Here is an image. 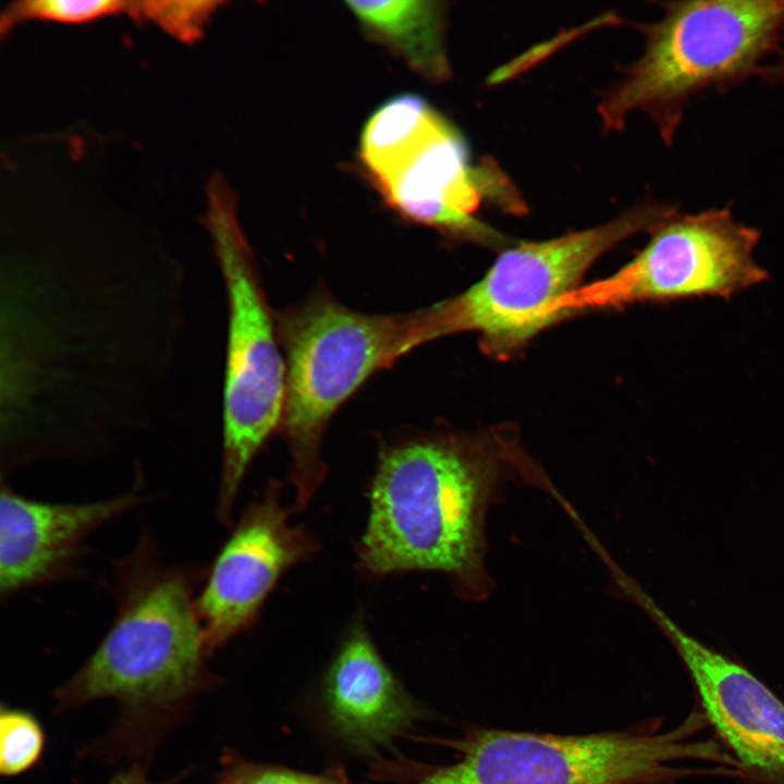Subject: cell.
<instances>
[{"label": "cell", "mask_w": 784, "mask_h": 784, "mask_svg": "<svg viewBox=\"0 0 784 784\" xmlns=\"http://www.w3.org/2000/svg\"><path fill=\"white\" fill-rule=\"evenodd\" d=\"M182 271L2 270L1 444L30 458L140 421L172 360Z\"/></svg>", "instance_id": "1"}, {"label": "cell", "mask_w": 784, "mask_h": 784, "mask_svg": "<svg viewBox=\"0 0 784 784\" xmlns=\"http://www.w3.org/2000/svg\"><path fill=\"white\" fill-rule=\"evenodd\" d=\"M513 481L553 487L511 426L440 428L383 441L356 546L358 568L372 577L438 572L460 597L487 598L493 583L486 519Z\"/></svg>", "instance_id": "2"}, {"label": "cell", "mask_w": 784, "mask_h": 784, "mask_svg": "<svg viewBox=\"0 0 784 784\" xmlns=\"http://www.w3.org/2000/svg\"><path fill=\"white\" fill-rule=\"evenodd\" d=\"M198 567L168 564L149 530L113 562V622L81 670L56 693L62 707L114 698L130 710L173 709L205 681Z\"/></svg>", "instance_id": "3"}, {"label": "cell", "mask_w": 784, "mask_h": 784, "mask_svg": "<svg viewBox=\"0 0 784 784\" xmlns=\"http://www.w3.org/2000/svg\"><path fill=\"white\" fill-rule=\"evenodd\" d=\"M274 315L285 360L279 430L290 455L294 509L302 511L326 478L322 441L334 414L375 373L426 342L419 310L365 314L321 289Z\"/></svg>", "instance_id": "4"}, {"label": "cell", "mask_w": 784, "mask_h": 784, "mask_svg": "<svg viewBox=\"0 0 784 784\" xmlns=\"http://www.w3.org/2000/svg\"><path fill=\"white\" fill-rule=\"evenodd\" d=\"M663 16L638 26L640 57L602 93L603 131H620L640 111L671 144L690 100L759 74L784 33V0L665 2Z\"/></svg>", "instance_id": "5"}, {"label": "cell", "mask_w": 784, "mask_h": 784, "mask_svg": "<svg viewBox=\"0 0 784 784\" xmlns=\"http://www.w3.org/2000/svg\"><path fill=\"white\" fill-rule=\"evenodd\" d=\"M695 710L669 730L552 734L477 728L453 743L457 758L417 784H679L694 763L719 767L726 756Z\"/></svg>", "instance_id": "6"}, {"label": "cell", "mask_w": 784, "mask_h": 784, "mask_svg": "<svg viewBox=\"0 0 784 784\" xmlns=\"http://www.w3.org/2000/svg\"><path fill=\"white\" fill-rule=\"evenodd\" d=\"M201 222L224 284L228 328L223 384L222 456L217 518L231 527L234 505L253 460L279 430L285 397V360L235 195L216 173L207 186Z\"/></svg>", "instance_id": "7"}, {"label": "cell", "mask_w": 784, "mask_h": 784, "mask_svg": "<svg viewBox=\"0 0 784 784\" xmlns=\"http://www.w3.org/2000/svg\"><path fill=\"white\" fill-rule=\"evenodd\" d=\"M675 211L647 200L597 226L507 246L471 286L420 309L427 343L474 332L490 357H513L556 322L558 302L580 286L602 255L634 235L652 232Z\"/></svg>", "instance_id": "8"}, {"label": "cell", "mask_w": 784, "mask_h": 784, "mask_svg": "<svg viewBox=\"0 0 784 784\" xmlns=\"http://www.w3.org/2000/svg\"><path fill=\"white\" fill-rule=\"evenodd\" d=\"M650 234L615 272L562 297L554 309L558 321L635 303L728 298L768 278L754 259L760 232L737 221L730 208L677 211Z\"/></svg>", "instance_id": "9"}, {"label": "cell", "mask_w": 784, "mask_h": 784, "mask_svg": "<svg viewBox=\"0 0 784 784\" xmlns=\"http://www.w3.org/2000/svg\"><path fill=\"white\" fill-rule=\"evenodd\" d=\"M402 218L446 236L501 247L506 237L475 217L485 195L504 196L509 183L491 166L471 167L464 139L436 112L424 128L377 170L367 174Z\"/></svg>", "instance_id": "10"}, {"label": "cell", "mask_w": 784, "mask_h": 784, "mask_svg": "<svg viewBox=\"0 0 784 784\" xmlns=\"http://www.w3.org/2000/svg\"><path fill=\"white\" fill-rule=\"evenodd\" d=\"M634 601L675 649L697 709L749 784H784V702L742 663L684 632L644 590Z\"/></svg>", "instance_id": "11"}, {"label": "cell", "mask_w": 784, "mask_h": 784, "mask_svg": "<svg viewBox=\"0 0 784 784\" xmlns=\"http://www.w3.org/2000/svg\"><path fill=\"white\" fill-rule=\"evenodd\" d=\"M319 548L311 531L291 524L282 482L270 480L241 516L198 590L207 654L252 627L280 577Z\"/></svg>", "instance_id": "12"}, {"label": "cell", "mask_w": 784, "mask_h": 784, "mask_svg": "<svg viewBox=\"0 0 784 784\" xmlns=\"http://www.w3.org/2000/svg\"><path fill=\"white\" fill-rule=\"evenodd\" d=\"M142 471L125 492L97 501L53 503L15 492L2 478L0 493V595L78 575L89 537L147 500Z\"/></svg>", "instance_id": "13"}, {"label": "cell", "mask_w": 784, "mask_h": 784, "mask_svg": "<svg viewBox=\"0 0 784 784\" xmlns=\"http://www.w3.org/2000/svg\"><path fill=\"white\" fill-rule=\"evenodd\" d=\"M324 702L333 731L363 752L391 743L418 713L380 657L363 620L352 624L330 664Z\"/></svg>", "instance_id": "14"}, {"label": "cell", "mask_w": 784, "mask_h": 784, "mask_svg": "<svg viewBox=\"0 0 784 784\" xmlns=\"http://www.w3.org/2000/svg\"><path fill=\"white\" fill-rule=\"evenodd\" d=\"M346 5L369 35L399 52L420 75L433 82L450 77L443 3L350 1Z\"/></svg>", "instance_id": "15"}, {"label": "cell", "mask_w": 784, "mask_h": 784, "mask_svg": "<svg viewBox=\"0 0 784 784\" xmlns=\"http://www.w3.org/2000/svg\"><path fill=\"white\" fill-rule=\"evenodd\" d=\"M436 110L417 95L391 98L368 119L360 136L359 157L370 172L397 152L428 123Z\"/></svg>", "instance_id": "16"}, {"label": "cell", "mask_w": 784, "mask_h": 784, "mask_svg": "<svg viewBox=\"0 0 784 784\" xmlns=\"http://www.w3.org/2000/svg\"><path fill=\"white\" fill-rule=\"evenodd\" d=\"M131 1L118 0H20L10 3L0 16V34L7 35L25 21L81 24L105 16L127 13Z\"/></svg>", "instance_id": "17"}, {"label": "cell", "mask_w": 784, "mask_h": 784, "mask_svg": "<svg viewBox=\"0 0 784 784\" xmlns=\"http://www.w3.org/2000/svg\"><path fill=\"white\" fill-rule=\"evenodd\" d=\"M225 4L213 0L131 1L127 14L157 25L183 44H195L203 37L209 20Z\"/></svg>", "instance_id": "18"}, {"label": "cell", "mask_w": 784, "mask_h": 784, "mask_svg": "<svg viewBox=\"0 0 784 784\" xmlns=\"http://www.w3.org/2000/svg\"><path fill=\"white\" fill-rule=\"evenodd\" d=\"M45 737L29 713L5 708L0 713V771L13 776L33 767L44 750Z\"/></svg>", "instance_id": "19"}, {"label": "cell", "mask_w": 784, "mask_h": 784, "mask_svg": "<svg viewBox=\"0 0 784 784\" xmlns=\"http://www.w3.org/2000/svg\"><path fill=\"white\" fill-rule=\"evenodd\" d=\"M217 784H352L340 775L308 774L247 761L234 752L222 759Z\"/></svg>", "instance_id": "20"}, {"label": "cell", "mask_w": 784, "mask_h": 784, "mask_svg": "<svg viewBox=\"0 0 784 784\" xmlns=\"http://www.w3.org/2000/svg\"><path fill=\"white\" fill-rule=\"evenodd\" d=\"M109 784H176V781L172 780L166 783L150 782L143 770L139 767H135L118 774Z\"/></svg>", "instance_id": "21"}, {"label": "cell", "mask_w": 784, "mask_h": 784, "mask_svg": "<svg viewBox=\"0 0 784 784\" xmlns=\"http://www.w3.org/2000/svg\"><path fill=\"white\" fill-rule=\"evenodd\" d=\"M758 75L773 84H784V51L777 56L775 62L762 65Z\"/></svg>", "instance_id": "22"}]
</instances>
